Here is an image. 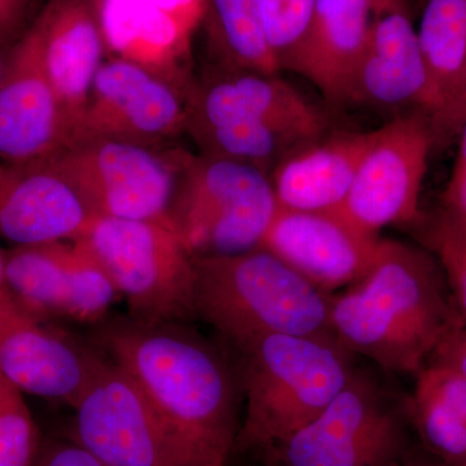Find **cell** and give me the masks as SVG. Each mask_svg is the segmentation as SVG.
<instances>
[{"mask_svg": "<svg viewBox=\"0 0 466 466\" xmlns=\"http://www.w3.org/2000/svg\"><path fill=\"white\" fill-rule=\"evenodd\" d=\"M95 349L142 392L187 466H226L238 440L240 375L186 323L96 325Z\"/></svg>", "mask_w": 466, "mask_h": 466, "instance_id": "6da1fadb", "label": "cell"}, {"mask_svg": "<svg viewBox=\"0 0 466 466\" xmlns=\"http://www.w3.org/2000/svg\"><path fill=\"white\" fill-rule=\"evenodd\" d=\"M460 319L437 258L386 238L366 275L330 300L336 342L404 375L428 366Z\"/></svg>", "mask_w": 466, "mask_h": 466, "instance_id": "7a4b0ae2", "label": "cell"}, {"mask_svg": "<svg viewBox=\"0 0 466 466\" xmlns=\"http://www.w3.org/2000/svg\"><path fill=\"white\" fill-rule=\"evenodd\" d=\"M333 128L323 108L278 75L210 66L186 94V134L201 155L267 174Z\"/></svg>", "mask_w": 466, "mask_h": 466, "instance_id": "3957f363", "label": "cell"}, {"mask_svg": "<svg viewBox=\"0 0 466 466\" xmlns=\"http://www.w3.org/2000/svg\"><path fill=\"white\" fill-rule=\"evenodd\" d=\"M195 263L196 318L236 350L274 334L334 339L332 296L268 250L204 257Z\"/></svg>", "mask_w": 466, "mask_h": 466, "instance_id": "277c9868", "label": "cell"}, {"mask_svg": "<svg viewBox=\"0 0 466 466\" xmlns=\"http://www.w3.org/2000/svg\"><path fill=\"white\" fill-rule=\"evenodd\" d=\"M247 412L235 451L269 450L317 419L354 370L330 339L274 334L238 349Z\"/></svg>", "mask_w": 466, "mask_h": 466, "instance_id": "5b68a950", "label": "cell"}, {"mask_svg": "<svg viewBox=\"0 0 466 466\" xmlns=\"http://www.w3.org/2000/svg\"><path fill=\"white\" fill-rule=\"evenodd\" d=\"M75 240L90 251L146 323L196 319V263L171 227L150 220L94 217Z\"/></svg>", "mask_w": 466, "mask_h": 466, "instance_id": "8992f818", "label": "cell"}, {"mask_svg": "<svg viewBox=\"0 0 466 466\" xmlns=\"http://www.w3.org/2000/svg\"><path fill=\"white\" fill-rule=\"evenodd\" d=\"M278 208L269 174L192 153L177 184L168 226L193 258L233 256L260 248Z\"/></svg>", "mask_w": 466, "mask_h": 466, "instance_id": "52a82bcc", "label": "cell"}, {"mask_svg": "<svg viewBox=\"0 0 466 466\" xmlns=\"http://www.w3.org/2000/svg\"><path fill=\"white\" fill-rule=\"evenodd\" d=\"M191 156L177 144L148 147L91 139L73 143L48 162L75 187L92 217L168 226L177 184Z\"/></svg>", "mask_w": 466, "mask_h": 466, "instance_id": "ba28073f", "label": "cell"}, {"mask_svg": "<svg viewBox=\"0 0 466 466\" xmlns=\"http://www.w3.org/2000/svg\"><path fill=\"white\" fill-rule=\"evenodd\" d=\"M397 407L372 380L355 373L323 412L272 447V466H394L403 453Z\"/></svg>", "mask_w": 466, "mask_h": 466, "instance_id": "9c48e42d", "label": "cell"}, {"mask_svg": "<svg viewBox=\"0 0 466 466\" xmlns=\"http://www.w3.org/2000/svg\"><path fill=\"white\" fill-rule=\"evenodd\" d=\"M433 152L431 116L422 110L392 116L376 128L339 213L373 235L413 222Z\"/></svg>", "mask_w": 466, "mask_h": 466, "instance_id": "30bf717a", "label": "cell"}, {"mask_svg": "<svg viewBox=\"0 0 466 466\" xmlns=\"http://www.w3.org/2000/svg\"><path fill=\"white\" fill-rule=\"evenodd\" d=\"M72 407V441L104 465L187 466L142 392L101 352Z\"/></svg>", "mask_w": 466, "mask_h": 466, "instance_id": "8fae6325", "label": "cell"}, {"mask_svg": "<svg viewBox=\"0 0 466 466\" xmlns=\"http://www.w3.org/2000/svg\"><path fill=\"white\" fill-rule=\"evenodd\" d=\"M5 287L33 314L97 325L119 294L94 256L76 240L5 251Z\"/></svg>", "mask_w": 466, "mask_h": 466, "instance_id": "7c38bea8", "label": "cell"}, {"mask_svg": "<svg viewBox=\"0 0 466 466\" xmlns=\"http://www.w3.org/2000/svg\"><path fill=\"white\" fill-rule=\"evenodd\" d=\"M182 134H186L182 92L137 64L110 57L95 78L73 143L106 139L167 147L177 144Z\"/></svg>", "mask_w": 466, "mask_h": 466, "instance_id": "4fadbf2b", "label": "cell"}, {"mask_svg": "<svg viewBox=\"0 0 466 466\" xmlns=\"http://www.w3.org/2000/svg\"><path fill=\"white\" fill-rule=\"evenodd\" d=\"M110 57L130 61L186 96L195 75L192 43L208 0H95Z\"/></svg>", "mask_w": 466, "mask_h": 466, "instance_id": "5bb4252c", "label": "cell"}, {"mask_svg": "<svg viewBox=\"0 0 466 466\" xmlns=\"http://www.w3.org/2000/svg\"><path fill=\"white\" fill-rule=\"evenodd\" d=\"M348 104L429 116V81L410 0H370L366 47L352 78Z\"/></svg>", "mask_w": 466, "mask_h": 466, "instance_id": "9a60e30c", "label": "cell"}, {"mask_svg": "<svg viewBox=\"0 0 466 466\" xmlns=\"http://www.w3.org/2000/svg\"><path fill=\"white\" fill-rule=\"evenodd\" d=\"M0 288V372L20 390L73 406L90 379L96 349L73 341Z\"/></svg>", "mask_w": 466, "mask_h": 466, "instance_id": "2e32d148", "label": "cell"}, {"mask_svg": "<svg viewBox=\"0 0 466 466\" xmlns=\"http://www.w3.org/2000/svg\"><path fill=\"white\" fill-rule=\"evenodd\" d=\"M72 142V127L46 73L38 41L27 27L9 48L0 82V161H48Z\"/></svg>", "mask_w": 466, "mask_h": 466, "instance_id": "e0dca14e", "label": "cell"}, {"mask_svg": "<svg viewBox=\"0 0 466 466\" xmlns=\"http://www.w3.org/2000/svg\"><path fill=\"white\" fill-rule=\"evenodd\" d=\"M380 240V235L363 231L339 210L279 207L260 248L330 294L366 275Z\"/></svg>", "mask_w": 466, "mask_h": 466, "instance_id": "ac0fdd59", "label": "cell"}, {"mask_svg": "<svg viewBox=\"0 0 466 466\" xmlns=\"http://www.w3.org/2000/svg\"><path fill=\"white\" fill-rule=\"evenodd\" d=\"M29 27L75 142L95 78L108 55L96 5L95 0H47Z\"/></svg>", "mask_w": 466, "mask_h": 466, "instance_id": "d6986e66", "label": "cell"}, {"mask_svg": "<svg viewBox=\"0 0 466 466\" xmlns=\"http://www.w3.org/2000/svg\"><path fill=\"white\" fill-rule=\"evenodd\" d=\"M92 214L50 162L0 161V238L15 247L75 240Z\"/></svg>", "mask_w": 466, "mask_h": 466, "instance_id": "ffe728a7", "label": "cell"}, {"mask_svg": "<svg viewBox=\"0 0 466 466\" xmlns=\"http://www.w3.org/2000/svg\"><path fill=\"white\" fill-rule=\"evenodd\" d=\"M375 133L333 128L281 159L269 174L279 207L339 210Z\"/></svg>", "mask_w": 466, "mask_h": 466, "instance_id": "44dd1931", "label": "cell"}, {"mask_svg": "<svg viewBox=\"0 0 466 466\" xmlns=\"http://www.w3.org/2000/svg\"><path fill=\"white\" fill-rule=\"evenodd\" d=\"M370 0H317L299 73L330 104H348L355 70L366 47Z\"/></svg>", "mask_w": 466, "mask_h": 466, "instance_id": "7402d4cb", "label": "cell"}, {"mask_svg": "<svg viewBox=\"0 0 466 466\" xmlns=\"http://www.w3.org/2000/svg\"><path fill=\"white\" fill-rule=\"evenodd\" d=\"M410 415L422 441L444 461L466 466V379L429 363L417 373Z\"/></svg>", "mask_w": 466, "mask_h": 466, "instance_id": "603a6c76", "label": "cell"}, {"mask_svg": "<svg viewBox=\"0 0 466 466\" xmlns=\"http://www.w3.org/2000/svg\"><path fill=\"white\" fill-rule=\"evenodd\" d=\"M204 30L211 66L279 75L257 0H208Z\"/></svg>", "mask_w": 466, "mask_h": 466, "instance_id": "cb8c5ba5", "label": "cell"}, {"mask_svg": "<svg viewBox=\"0 0 466 466\" xmlns=\"http://www.w3.org/2000/svg\"><path fill=\"white\" fill-rule=\"evenodd\" d=\"M429 81V116L443 109L466 61V0H425L417 27Z\"/></svg>", "mask_w": 466, "mask_h": 466, "instance_id": "d4e9b609", "label": "cell"}, {"mask_svg": "<svg viewBox=\"0 0 466 466\" xmlns=\"http://www.w3.org/2000/svg\"><path fill=\"white\" fill-rule=\"evenodd\" d=\"M269 50L279 70L299 73L317 0H257Z\"/></svg>", "mask_w": 466, "mask_h": 466, "instance_id": "484cf974", "label": "cell"}, {"mask_svg": "<svg viewBox=\"0 0 466 466\" xmlns=\"http://www.w3.org/2000/svg\"><path fill=\"white\" fill-rule=\"evenodd\" d=\"M41 446L24 391L0 372V466H33Z\"/></svg>", "mask_w": 466, "mask_h": 466, "instance_id": "4316f807", "label": "cell"}, {"mask_svg": "<svg viewBox=\"0 0 466 466\" xmlns=\"http://www.w3.org/2000/svg\"><path fill=\"white\" fill-rule=\"evenodd\" d=\"M429 240L443 269L456 311L466 320V236L434 226Z\"/></svg>", "mask_w": 466, "mask_h": 466, "instance_id": "83f0119b", "label": "cell"}, {"mask_svg": "<svg viewBox=\"0 0 466 466\" xmlns=\"http://www.w3.org/2000/svg\"><path fill=\"white\" fill-rule=\"evenodd\" d=\"M455 143H458V152L441 192L440 217L435 226L466 236V122Z\"/></svg>", "mask_w": 466, "mask_h": 466, "instance_id": "f1b7e54d", "label": "cell"}, {"mask_svg": "<svg viewBox=\"0 0 466 466\" xmlns=\"http://www.w3.org/2000/svg\"><path fill=\"white\" fill-rule=\"evenodd\" d=\"M466 122V61L458 85L443 109L431 119L434 152L449 148L456 142L460 130Z\"/></svg>", "mask_w": 466, "mask_h": 466, "instance_id": "f546056e", "label": "cell"}, {"mask_svg": "<svg viewBox=\"0 0 466 466\" xmlns=\"http://www.w3.org/2000/svg\"><path fill=\"white\" fill-rule=\"evenodd\" d=\"M33 466H106L75 441L42 443Z\"/></svg>", "mask_w": 466, "mask_h": 466, "instance_id": "4dcf8cb0", "label": "cell"}, {"mask_svg": "<svg viewBox=\"0 0 466 466\" xmlns=\"http://www.w3.org/2000/svg\"><path fill=\"white\" fill-rule=\"evenodd\" d=\"M429 363L449 368L466 379V320L460 319L458 324L444 337Z\"/></svg>", "mask_w": 466, "mask_h": 466, "instance_id": "1f68e13d", "label": "cell"}, {"mask_svg": "<svg viewBox=\"0 0 466 466\" xmlns=\"http://www.w3.org/2000/svg\"><path fill=\"white\" fill-rule=\"evenodd\" d=\"M8 2H11L12 5H16V7L23 9V11L27 12V14L32 15L33 16V9L34 5H35V0H8Z\"/></svg>", "mask_w": 466, "mask_h": 466, "instance_id": "d6a6232c", "label": "cell"}, {"mask_svg": "<svg viewBox=\"0 0 466 466\" xmlns=\"http://www.w3.org/2000/svg\"><path fill=\"white\" fill-rule=\"evenodd\" d=\"M5 251L0 250V288L5 285Z\"/></svg>", "mask_w": 466, "mask_h": 466, "instance_id": "836d02e7", "label": "cell"}, {"mask_svg": "<svg viewBox=\"0 0 466 466\" xmlns=\"http://www.w3.org/2000/svg\"><path fill=\"white\" fill-rule=\"evenodd\" d=\"M8 50L0 48V82H2L3 76H5V66H7Z\"/></svg>", "mask_w": 466, "mask_h": 466, "instance_id": "e575fe53", "label": "cell"}, {"mask_svg": "<svg viewBox=\"0 0 466 466\" xmlns=\"http://www.w3.org/2000/svg\"><path fill=\"white\" fill-rule=\"evenodd\" d=\"M394 466H417L415 464H408V462H404L403 459L400 460V462H397Z\"/></svg>", "mask_w": 466, "mask_h": 466, "instance_id": "d590c367", "label": "cell"}]
</instances>
